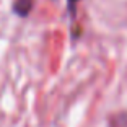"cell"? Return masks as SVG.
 Listing matches in <instances>:
<instances>
[{
  "instance_id": "cell-1",
  "label": "cell",
  "mask_w": 127,
  "mask_h": 127,
  "mask_svg": "<svg viewBox=\"0 0 127 127\" xmlns=\"http://www.w3.org/2000/svg\"><path fill=\"white\" fill-rule=\"evenodd\" d=\"M33 8V0H15L13 3V10L16 15L20 16H26Z\"/></svg>"
}]
</instances>
